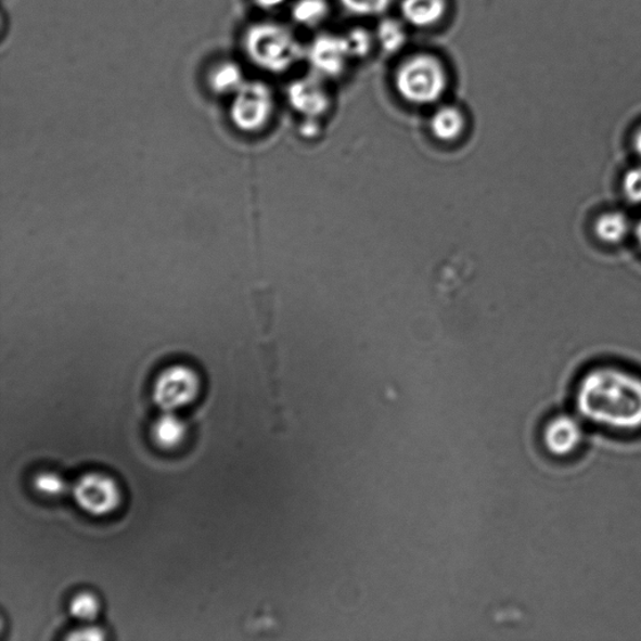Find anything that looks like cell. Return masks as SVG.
<instances>
[{
  "label": "cell",
  "mask_w": 641,
  "mask_h": 641,
  "mask_svg": "<svg viewBox=\"0 0 641 641\" xmlns=\"http://www.w3.org/2000/svg\"><path fill=\"white\" fill-rule=\"evenodd\" d=\"M575 409L586 424L604 432L641 433V376L619 367L592 369L576 386Z\"/></svg>",
  "instance_id": "obj_1"
},
{
  "label": "cell",
  "mask_w": 641,
  "mask_h": 641,
  "mask_svg": "<svg viewBox=\"0 0 641 641\" xmlns=\"http://www.w3.org/2000/svg\"><path fill=\"white\" fill-rule=\"evenodd\" d=\"M245 50L256 66L282 73L305 56V50L292 31L278 23H258L245 36Z\"/></svg>",
  "instance_id": "obj_2"
},
{
  "label": "cell",
  "mask_w": 641,
  "mask_h": 641,
  "mask_svg": "<svg viewBox=\"0 0 641 641\" xmlns=\"http://www.w3.org/2000/svg\"><path fill=\"white\" fill-rule=\"evenodd\" d=\"M395 86L405 101L419 105L432 104L445 93L448 75L436 56L418 54L397 69Z\"/></svg>",
  "instance_id": "obj_3"
},
{
  "label": "cell",
  "mask_w": 641,
  "mask_h": 641,
  "mask_svg": "<svg viewBox=\"0 0 641 641\" xmlns=\"http://www.w3.org/2000/svg\"><path fill=\"white\" fill-rule=\"evenodd\" d=\"M201 377L189 364L176 363L159 372L153 384V400L164 412H177L197 400Z\"/></svg>",
  "instance_id": "obj_4"
},
{
  "label": "cell",
  "mask_w": 641,
  "mask_h": 641,
  "mask_svg": "<svg viewBox=\"0 0 641 641\" xmlns=\"http://www.w3.org/2000/svg\"><path fill=\"white\" fill-rule=\"evenodd\" d=\"M272 111L271 89L262 82H246L233 94L231 118L240 131H259L270 120Z\"/></svg>",
  "instance_id": "obj_5"
},
{
  "label": "cell",
  "mask_w": 641,
  "mask_h": 641,
  "mask_svg": "<svg viewBox=\"0 0 641 641\" xmlns=\"http://www.w3.org/2000/svg\"><path fill=\"white\" fill-rule=\"evenodd\" d=\"M73 498L85 513L107 516L119 508L121 491L112 476L104 473H87L72 488Z\"/></svg>",
  "instance_id": "obj_6"
},
{
  "label": "cell",
  "mask_w": 641,
  "mask_h": 641,
  "mask_svg": "<svg viewBox=\"0 0 641 641\" xmlns=\"http://www.w3.org/2000/svg\"><path fill=\"white\" fill-rule=\"evenodd\" d=\"M579 415L573 416L560 413L546 422L542 426L541 441L551 457L566 459L581 449L586 441V430Z\"/></svg>",
  "instance_id": "obj_7"
},
{
  "label": "cell",
  "mask_w": 641,
  "mask_h": 641,
  "mask_svg": "<svg viewBox=\"0 0 641 641\" xmlns=\"http://www.w3.org/2000/svg\"><path fill=\"white\" fill-rule=\"evenodd\" d=\"M305 56L320 78H335L351 60L344 37L321 35L316 37L305 51Z\"/></svg>",
  "instance_id": "obj_8"
},
{
  "label": "cell",
  "mask_w": 641,
  "mask_h": 641,
  "mask_svg": "<svg viewBox=\"0 0 641 641\" xmlns=\"http://www.w3.org/2000/svg\"><path fill=\"white\" fill-rule=\"evenodd\" d=\"M320 77H305L289 88V100L296 111L308 117L322 115L329 108L330 100Z\"/></svg>",
  "instance_id": "obj_9"
},
{
  "label": "cell",
  "mask_w": 641,
  "mask_h": 641,
  "mask_svg": "<svg viewBox=\"0 0 641 641\" xmlns=\"http://www.w3.org/2000/svg\"><path fill=\"white\" fill-rule=\"evenodd\" d=\"M448 10L446 0H401V14L416 28H430L439 23Z\"/></svg>",
  "instance_id": "obj_10"
},
{
  "label": "cell",
  "mask_w": 641,
  "mask_h": 641,
  "mask_svg": "<svg viewBox=\"0 0 641 641\" xmlns=\"http://www.w3.org/2000/svg\"><path fill=\"white\" fill-rule=\"evenodd\" d=\"M634 231V223L620 210H611L597 218L594 233L606 246H618Z\"/></svg>",
  "instance_id": "obj_11"
},
{
  "label": "cell",
  "mask_w": 641,
  "mask_h": 641,
  "mask_svg": "<svg viewBox=\"0 0 641 641\" xmlns=\"http://www.w3.org/2000/svg\"><path fill=\"white\" fill-rule=\"evenodd\" d=\"M187 435V426L176 412H164L152 426L154 444L164 450H174L180 446Z\"/></svg>",
  "instance_id": "obj_12"
},
{
  "label": "cell",
  "mask_w": 641,
  "mask_h": 641,
  "mask_svg": "<svg viewBox=\"0 0 641 641\" xmlns=\"http://www.w3.org/2000/svg\"><path fill=\"white\" fill-rule=\"evenodd\" d=\"M208 82L215 93L229 95L236 93L246 84V80L243 79V73L239 64L223 62L210 72Z\"/></svg>",
  "instance_id": "obj_13"
},
{
  "label": "cell",
  "mask_w": 641,
  "mask_h": 641,
  "mask_svg": "<svg viewBox=\"0 0 641 641\" xmlns=\"http://www.w3.org/2000/svg\"><path fill=\"white\" fill-rule=\"evenodd\" d=\"M465 119L456 107H443L432 119L433 133L441 141H453L464 131Z\"/></svg>",
  "instance_id": "obj_14"
},
{
  "label": "cell",
  "mask_w": 641,
  "mask_h": 641,
  "mask_svg": "<svg viewBox=\"0 0 641 641\" xmlns=\"http://www.w3.org/2000/svg\"><path fill=\"white\" fill-rule=\"evenodd\" d=\"M292 20L305 28L318 27L329 14L326 0H297L291 10Z\"/></svg>",
  "instance_id": "obj_15"
},
{
  "label": "cell",
  "mask_w": 641,
  "mask_h": 641,
  "mask_svg": "<svg viewBox=\"0 0 641 641\" xmlns=\"http://www.w3.org/2000/svg\"><path fill=\"white\" fill-rule=\"evenodd\" d=\"M376 40L388 54L400 52L408 40V35L399 21L386 18L379 24Z\"/></svg>",
  "instance_id": "obj_16"
},
{
  "label": "cell",
  "mask_w": 641,
  "mask_h": 641,
  "mask_svg": "<svg viewBox=\"0 0 641 641\" xmlns=\"http://www.w3.org/2000/svg\"><path fill=\"white\" fill-rule=\"evenodd\" d=\"M69 612L80 621H94L101 612L100 599L92 591L78 592L70 600Z\"/></svg>",
  "instance_id": "obj_17"
},
{
  "label": "cell",
  "mask_w": 641,
  "mask_h": 641,
  "mask_svg": "<svg viewBox=\"0 0 641 641\" xmlns=\"http://www.w3.org/2000/svg\"><path fill=\"white\" fill-rule=\"evenodd\" d=\"M339 3L357 17H379L388 11L394 0H339Z\"/></svg>",
  "instance_id": "obj_18"
},
{
  "label": "cell",
  "mask_w": 641,
  "mask_h": 641,
  "mask_svg": "<svg viewBox=\"0 0 641 641\" xmlns=\"http://www.w3.org/2000/svg\"><path fill=\"white\" fill-rule=\"evenodd\" d=\"M34 486L42 497L51 499L62 497L68 489L67 482L60 474L48 472L37 474Z\"/></svg>",
  "instance_id": "obj_19"
},
{
  "label": "cell",
  "mask_w": 641,
  "mask_h": 641,
  "mask_svg": "<svg viewBox=\"0 0 641 641\" xmlns=\"http://www.w3.org/2000/svg\"><path fill=\"white\" fill-rule=\"evenodd\" d=\"M348 54L352 59H363L372 48V37L368 30L355 28L344 36Z\"/></svg>",
  "instance_id": "obj_20"
},
{
  "label": "cell",
  "mask_w": 641,
  "mask_h": 641,
  "mask_svg": "<svg viewBox=\"0 0 641 641\" xmlns=\"http://www.w3.org/2000/svg\"><path fill=\"white\" fill-rule=\"evenodd\" d=\"M621 191L631 205L641 206V165L631 167L624 174Z\"/></svg>",
  "instance_id": "obj_21"
},
{
  "label": "cell",
  "mask_w": 641,
  "mask_h": 641,
  "mask_svg": "<svg viewBox=\"0 0 641 641\" xmlns=\"http://www.w3.org/2000/svg\"><path fill=\"white\" fill-rule=\"evenodd\" d=\"M105 638L104 631L99 627H93V625H87V627L79 628L67 637L68 640H88V641H99Z\"/></svg>",
  "instance_id": "obj_22"
},
{
  "label": "cell",
  "mask_w": 641,
  "mask_h": 641,
  "mask_svg": "<svg viewBox=\"0 0 641 641\" xmlns=\"http://www.w3.org/2000/svg\"><path fill=\"white\" fill-rule=\"evenodd\" d=\"M287 0H255L256 5L262 11H278L285 5Z\"/></svg>",
  "instance_id": "obj_23"
},
{
  "label": "cell",
  "mask_w": 641,
  "mask_h": 641,
  "mask_svg": "<svg viewBox=\"0 0 641 641\" xmlns=\"http://www.w3.org/2000/svg\"><path fill=\"white\" fill-rule=\"evenodd\" d=\"M632 150H634L637 156L641 159V126L637 129L634 137H632Z\"/></svg>",
  "instance_id": "obj_24"
},
{
  "label": "cell",
  "mask_w": 641,
  "mask_h": 641,
  "mask_svg": "<svg viewBox=\"0 0 641 641\" xmlns=\"http://www.w3.org/2000/svg\"><path fill=\"white\" fill-rule=\"evenodd\" d=\"M632 236L636 238L638 246L641 249V217L640 220L637 223H634V231H632Z\"/></svg>",
  "instance_id": "obj_25"
}]
</instances>
